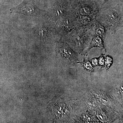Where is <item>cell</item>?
<instances>
[{"mask_svg": "<svg viewBox=\"0 0 123 123\" xmlns=\"http://www.w3.org/2000/svg\"><path fill=\"white\" fill-rule=\"evenodd\" d=\"M71 11L76 28L89 26L94 24L100 12L99 5L95 0H86L70 3Z\"/></svg>", "mask_w": 123, "mask_h": 123, "instance_id": "1", "label": "cell"}, {"mask_svg": "<svg viewBox=\"0 0 123 123\" xmlns=\"http://www.w3.org/2000/svg\"><path fill=\"white\" fill-rule=\"evenodd\" d=\"M123 4H120L101 8L97 21L105 26L112 34L123 27Z\"/></svg>", "mask_w": 123, "mask_h": 123, "instance_id": "2", "label": "cell"}, {"mask_svg": "<svg viewBox=\"0 0 123 123\" xmlns=\"http://www.w3.org/2000/svg\"><path fill=\"white\" fill-rule=\"evenodd\" d=\"M93 24L76 28L60 40L66 43L74 51L82 53L88 47L94 35Z\"/></svg>", "mask_w": 123, "mask_h": 123, "instance_id": "3", "label": "cell"}, {"mask_svg": "<svg viewBox=\"0 0 123 123\" xmlns=\"http://www.w3.org/2000/svg\"><path fill=\"white\" fill-rule=\"evenodd\" d=\"M56 32L60 37V39L76 28L75 18L71 11L68 14L57 21Z\"/></svg>", "mask_w": 123, "mask_h": 123, "instance_id": "4", "label": "cell"}, {"mask_svg": "<svg viewBox=\"0 0 123 123\" xmlns=\"http://www.w3.org/2000/svg\"><path fill=\"white\" fill-rule=\"evenodd\" d=\"M11 12L22 14L28 16L36 17L43 14L44 11L39 9L32 2L24 1L19 5L11 9Z\"/></svg>", "mask_w": 123, "mask_h": 123, "instance_id": "5", "label": "cell"}, {"mask_svg": "<svg viewBox=\"0 0 123 123\" xmlns=\"http://www.w3.org/2000/svg\"><path fill=\"white\" fill-rule=\"evenodd\" d=\"M70 8V2L68 0H61L57 2L49 11L50 17L53 21H57L68 14Z\"/></svg>", "mask_w": 123, "mask_h": 123, "instance_id": "6", "label": "cell"}, {"mask_svg": "<svg viewBox=\"0 0 123 123\" xmlns=\"http://www.w3.org/2000/svg\"><path fill=\"white\" fill-rule=\"evenodd\" d=\"M58 44V50L62 58L67 63H74L78 60L76 52L65 42L60 40Z\"/></svg>", "mask_w": 123, "mask_h": 123, "instance_id": "7", "label": "cell"}, {"mask_svg": "<svg viewBox=\"0 0 123 123\" xmlns=\"http://www.w3.org/2000/svg\"><path fill=\"white\" fill-rule=\"evenodd\" d=\"M104 43L101 38L94 34L88 47L82 52V54L85 55L91 48L94 47L99 48L101 49L106 50L104 47Z\"/></svg>", "mask_w": 123, "mask_h": 123, "instance_id": "8", "label": "cell"}, {"mask_svg": "<svg viewBox=\"0 0 123 123\" xmlns=\"http://www.w3.org/2000/svg\"><path fill=\"white\" fill-rule=\"evenodd\" d=\"M94 34L99 36L104 42L107 31V28L98 21H96L93 24Z\"/></svg>", "mask_w": 123, "mask_h": 123, "instance_id": "9", "label": "cell"}, {"mask_svg": "<svg viewBox=\"0 0 123 123\" xmlns=\"http://www.w3.org/2000/svg\"><path fill=\"white\" fill-rule=\"evenodd\" d=\"M80 63L82 64L86 69L89 70L90 72H93V68L92 67L90 62L88 59L86 58L85 59L84 61L82 62H81Z\"/></svg>", "mask_w": 123, "mask_h": 123, "instance_id": "10", "label": "cell"}, {"mask_svg": "<svg viewBox=\"0 0 123 123\" xmlns=\"http://www.w3.org/2000/svg\"><path fill=\"white\" fill-rule=\"evenodd\" d=\"M105 57V64L106 68L108 69L112 63L113 59L112 57L108 55H104Z\"/></svg>", "mask_w": 123, "mask_h": 123, "instance_id": "11", "label": "cell"}, {"mask_svg": "<svg viewBox=\"0 0 123 123\" xmlns=\"http://www.w3.org/2000/svg\"><path fill=\"white\" fill-rule=\"evenodd\" d=\"M98 62L99 63V65L102 66H104L105 63V57H104V55H101V56L98 59Z\"/></svg>", "mask_w": 123, "mask_h": 123, "instance_id": "12", "label": "cell"}, {"mask_svg": "<svg viewBox=\"0 0 123 123\" xmlns=\"http://www.w3.org/2000/svg\"><path fill=\"white\" fill-rule=\"evenodd\" d=\"M91 63L94 66H97L98 63V60L97 58H93L91 60Z\"/></svg>", "mask_w": 123, "mask_h": 123, "instance_id": "13", "label": "cell"}]
</instances>
